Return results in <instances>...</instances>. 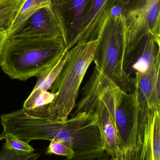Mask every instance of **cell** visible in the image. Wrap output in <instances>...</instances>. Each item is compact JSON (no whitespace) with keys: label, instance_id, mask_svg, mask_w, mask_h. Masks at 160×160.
I'll return each mask as SVG.
<instances>
[{"label":"cell","instance_id":"1","mask_svg":"<svg viewBox=\"0 0 160 160\" xmlns=\"http://www.w3.org/2000/svg\"><path fill=\"white\" fill-rule=\"evenodd\" d=\"M65 50L62 37H7L0 55V67L11 78L25 81L56 62Z\"/></svg>","mask_w":160,"mask_h":160},{"label":"cell","instance_id":"2","mask_svg":"<svg viewBox=\"0 0 160 160\" xmlns=\"http://www.w3.org/2000/svg\"><path fill=\"white\" fill-rule=\"evenodd\" d=\"M87 82L111 116L120 151L134 146L140 133V105L136 89L132 93L124 91L95 67Z\"/></svg>","mask_w":160,"mask_h":160},{"label":"cell","instance_id":"3","mask_svg":"<svg viewBox=\"0 0 160 160\" xmlns=\"http://www.w3.org/2000/svg\"><path fill=\"white\" fill-rule=\"evenodd\" d=\"M98 40L79 44L67 51L65 63L51 87L55 97L48 108L47 118L54 121L68 119L76 104L80 86L93 62Z\"/></svg>","mask_w":160,"mask_h":160},{"label":"cell","instance_id":"4","mask_svg":"<svg viewBox=\"0 0 160 160\" xmlns=\"http://www.w3.org/2000/svg\"><path fill=\"white\" fill-rule=\"evenodd\" d=\"M124 27L123 16H110L99 36L93 62L122 90L128 93L135 89L134 81L123 69Z\"/></svg>","mask_w":160,"mask_h":160},{"label":"cell","instance_id":"5","mask_svg":"<svg viewBox=\"0 0 160 160\" xmlns=\"http://www.w3.org/2000/svg\"><path fill=\"white\" fill-rule=\"evenodd\" d=\"M91 0H51V7L62 30L66 50L72 48L80 32Z\"/></svg>","mask_w":160,"mask_h":160},{"label":"cell","instance_id":"6","mask_svg":"<svg viewBox=\"0 0 160 160\" xmlns=\"http://www.w3.org/2000/svg\"><path fill=\"white\" fill-rule=\"evenodd\" d=\"M11 36L50 38H63V35L50 5L38 10L8 37Z\"/></svg>","mask_w":160,"mask_h":160},{"label":"cell","instance_id":"7","mask_svg":"<svg viewBox=\"0 0 160 160\" xmlns=\"http://www.w3.org/2000/svg\"><path fill=\"white\" fill-rule=\"evenodd\" d=\"M117 0H91L85 14L80 32L73 44L97 40L106 22L111 16Z\"/></svg>","mask_w":160,"mask_h":160},{"label":"cell","instance_id":"8","mask_svg":"<svg viewBox=\"0 0 160 160\" xmlns=\"http://www.w3.org/2000/svg\"><path fill=\"white\" fill-rule=\"evenodd\" d=\"M160 47L156 44L151 34L147 35L124 62V72L133 80L135 77L145 75L160 62Z\"/></svg>","mask_w":160,"mask_h":160},{"label":"cell","instance_id":"9","mask_svg":"<svg viewBox=\"0 0 160 160\" xmlns=\"http://www.w3.org/2000/svg\"><path fill=\"white\" fill-rule=\"evenodd\" d=\"M160 62L147 74L133 78L141 108L160 111Z\"/></svg>","mask_w":160,"mask_h":160},{"label":"cell","instance_id":"10","mask_svg":"<svg viewBox=\"0 0 160 160\" xmlns=\"http://www.w3.org/2000/svg\"><path fill=\"white\" fill-rule=\"evenodd\" d=\"M152 130H144L137 143L130 148L121 150L118 156L120 160H154L152 150Z\"/></svg>","mask_w":160,"mask_h":160},{"label":"cell","instance_id":"11","mask_svg":"<svg viewBox=\"0 0 160 160\" xmlns=\"http://www.w3.org/2000/svg\"><path fill=\"white\" fill-rule=\"evenodd\" d=\"M55 94L48 91L33 89L30 96L24 102L23 110L32 116L47 118L48 108Z\"/></svg>","mask_w":160,"mask_h":160},{"label":"cell","instance_id":"12","mask_svg":"<svg viewBox=\"0 0 160 160\" xmlns=\"http://www.w3.org/2000/svg\"><path fill=\"white\" fill-rule=\"evenodd\" d=\"M51 0H23L7 37L11 35L29 17L41 8L51 5Z\"/></svg>","mask_w":160,"mask_h":160},{"label":"cell","instance_id":"13","mask_svg":"<svg viewBox=\"0 0 160 160\" xmlns=\"http://www.w3.org/2000/svg\"><path fill=\"white\" fill-rule=\"evenodd\" d=\"M23 0H0V33L8 35Z\"/></svg>","mask_w":160,"mask_h":160},{"label":"cell","instance_id":"14","mask_svg":"<svg viewBox=\"0 0 160 160\" xmlns=\"http://www.w3.org/2000/svg\"><path fill=\"white\" fill-rule=\"evenodd\" d=\"M67 51L68 50H65L58 61L36 77L37 78L36 83L33 89L46 91L50 89L51 87L65 63Z\"/></svg>","mask_w":160,"mask_h":160},{"label":"cell","instance_id":"15","mask_svg":"<svg viewBox=\"0 0 160 160\" xmlns=\"http://www.w3.org/2000/svg\"><path fill=\"white\" fill-rule=\"evenodd\" d=\"M158 0H117L111 11V16H123L131 11L144 9Z\"/></svg>","mask_w":160,"mask_h":160},{"label":"cell","instance_id":"16","mask_svg":"<svg viewBox=\"0 0 160 160\" xmlns=\"http://www.w3.org/2000/svg\"><path fill=\"white\" fill-rule=\"evenodd\" d=\"M160 1L152 4L146 9L147 20L149 32L159 47H160Z\"/></svg>","mask_w":160,"mask_h":160},{"label":"cell","instance_id":"17","mask_svg":"<svg viewBox=\"0 0 160 160\" xmlns=\"http://www.w3.org/2000/svg\"><path fill=\"white\" fill-rule=\"evenodd\" d=\"M154 160H160V111L157 110L152 127L151 137Z\"/></svg>","mask_w":160,"mask_h":160},{"label":"cell","instance_id":"18","mask_svg":"<svg viewBox=\"0 0 160 160\" xmlns=\"http://www.w3.org/2000/svg\"><path fill=\"white\" fill-rule=\"evenodd\" d=\"M40 155L39 153H20L8 149L3 144L0 160H38Z\"/></svg>","mask_w":160,"mask_h":160},{"label":"cell","instance_id":"19","mask_svg":"<svg viewBox=\"0 0 160 160\" xmlns=\"http://www.w3.org/2000/svg\"><path fill=\"white\" fill-rule=\"evenodd\" d=\"M4 139L6 142L4 144L10 150L20 153H34V149L29 143L18 139L15 136L8 135Z\"/></svg>","mask_w":160,"mask_h":160},{"label":"cell","instance_id":"20","mask_svg":"<svg viewBox=\"0 0 160 160\" xmlns=\"http://www.w3.org/2000/svg\"><path fill=\"white\" fill-rule=\"evenodd\" d=\"M46 154L64 156L66 157V158L70 159L74 157V152L67 145L58 141H51L47 148Z\"/></svg>","mask_w":160,"mask_h":160},{"label":"cell","instance_id":"21","mask_svg":"<svg viewBox=\"0 0 160 160\" xmlns=\"http://www.w3.org/2000/svg\"><path fill=\"white\" fill-rule=\"evenodd\" d=\"M110 156L103 150L85 156H74L70 159L66 158L65 160H109Z\"/></svg>","mask_w":160,"mask_h":160},{"label":"cell","instance_id":"22","mask_svg":"<svg viewBox=\"0 0 160 160\" xmlns=\"http://www.w3.org/2000/svg\"><path fill=\"white\" fill-rule=\"evenodd\" d=\"M7 37V35L6 34L0 33V55L2 53L3 47Z\"/></svg>","mask_w":160,"mask_h":160},{"label":"cell","instance_id":"23","mask_svg":"<svg viewBox=\"0 0 160 160\" xmlns=\"http://www.w3.org/2000/svg\"><path fill=\"white\" fill-rule=\"evenodd\" d=\"M109 160H120L118 157H115V158H111Z\"/></svg>","mask_w":160,"mask_h":160}]
</instances>
